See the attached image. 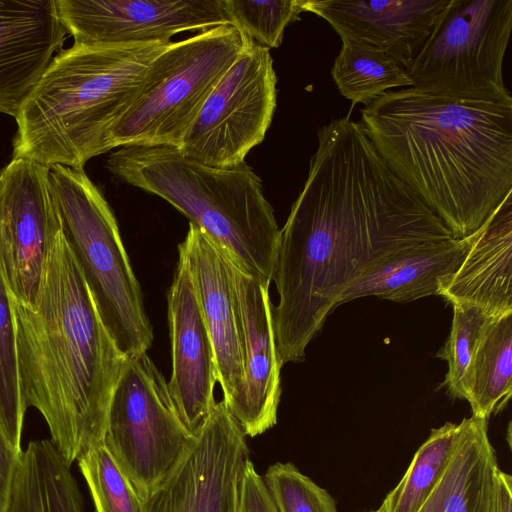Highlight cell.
Listing matches in <instances>:
<instances>
[{
	"label": "cell",
	"instance_id": "obj_1",
	"mask_svg": "<svg viewBox=\"0 0 512 512\" xmlns=\"http://www.w3.org/2000/svg\"><path fill=\"white\" fill-rule=\"evenodd\" d=\"M304 187L280 229L272 307L281 365L300 362L343 292L402 250L454 238L349 115L318 129Z\"/></svg>",
	"mask_w": 512,
	"mask_h": 512
},
{
	"label": "cell",
	"instance_id": "obj_2",
	"mask_svg": "<svg viewBox=\"0 0 512 512\" xmlns=\"http://www.w3.org/2000/svg\"><path fill=\"white\" fill-rule=\"evenodd\" d=\"M359 123L391 171L456 239L512 193V103L390 90Z\"/></svg>",
	"mask_w": 512,
	"mask_h": 512
},
{
	"label": "cell",
	"instance_id": "obj_3",
	"mask_svg": "<svg viewBox=\"0 0 512 512\" xmlns=\"http://www.w3.org/2000/svg\"><path fill=\"white\" fill-rule=\"evenodd\" d=\"M9 301L25 404L43 416L51 442L71 466L104 444L127 357L102 319L62 226L49 248L36 304Z\"/></svg>",
	"mask_w": 512,
	"mask_h": 512
},
{
	"label": "cell",
	"instance_id": "obj_4",
	"mask_svg": "<svg viewBox=\"0 0 512 512\" xmlns=\"http://www.w3.org/2000/svg\"><path fill=\"white\" fill-rule=\"evenodd\" d=\"M169 43H74L61 50L15 118L13 159L84 170L91 158L111 151L114 126Z\"/></svg>",
	"mask_w": 512,
	"mask_h": 512
},
{
	"label": "cell",
	"instance_id": "obj_5",
	"mask_svg": "<svg viewBox=\"0 0 512 512\" xmlns=\"http://www.w3.org/2000/svg\"><path fill=\"white\" fill-rule=\"evenodd\" d=\"M106 166L126 184L166 200L242 268L271 283L280 229L246 162L215 168L175 147L128 146L110 153Z\"/></svg>",
	"mask_w": 512,
	"mask_h": 512
},
{
	"label": "cell",
	"instance_id": "obj_6",
	"mask_svg": "<svg viewBox=\"0 0 512 512\" xmlns=\"http://www.w3.org/2000/svg\"><path fill=\"white\" fill-rule=\"evenodd\" d=\"M48 185L111 336L127 358L147 352L152 326L109 204L84 170L50 167Z\"/></svg>",
	"mask_w": 512,
	"mask_h": 512
},
{
	"label": "cell",
	"instance_id": "obj_7",
	"mask_svg": "<svg viewBox=\"0 0 512 512\" xmlns=\"http://www.w3.org/2000/svg\"><path fill=\"white\" fill-rule=\"evenodd\" d=\"M251 39L231 25L170 42L147 67L110 148H179L207 97Z\"/></svg>",
	"mask_w": 512,
	"mask_h": 512
},
{
	"label": "cell",
	"instance_id": "obj_8",
	"mask_svg": "<svg viewBox=\"0 0 512 512\" xmlns=\"http://www.w3.org/2000/svg\"><path fill=\"white\" fill-rule=\"evenodd\" d=\"M512 0H449L413 60L412 88L429 95L512 103L503 61Z\"/></svg>",
	"mask_w": 512,
	"mask_h": 512
},
{
	"label": "cell",
	"instance_id": "obj_9",
	"mask_svg": "<svg viewBox=\"0 0 512 512\" xmlns=\"http://www.w3.org/2000/svg\"><path fill=\"white\" fill-rule=\"evenodd\" d=\"M193 439L147 352L127 358L110 403L104 446L143 501L172 473Z\"/></svg>",
	"mask_w": 512,
	"mask_h": 512
},
{
	"label": "cell",
	"instance_id": "obj_10",
	"mask_svg": "<svg viewBox=\"0 0 512 512\" xmlns=\"http://www.w3.org/2000/svg\"><path fill=\"white\" fill-rule=\"evenodd\" d=\"M276 84L270 50L250 40L207 97L180 152L215 168L244 163L270 127Z\"/></svg>",
	"mask_w": 512,
	"mask_h": 512
},
{
	"label": "cell",
	"instance_id": "obj_11",
	"mask_svg": "<svg viewBox=\"0 0 512 512\" xmlns=\"http://www.w3.org/2000/svg\"><path fill=\"white\" fill-rule=\"evenodd\" d=\"M246 436L223 400L172 473L144 500V512H240Z\"/></svg>",
	"mask_w": 512,
	"mask_h": 512
},
{
	"label": "cell",
	"instance_id": "obj_12",
	"mask_svg": "<svg viewBox=\"0 0 512 512\" xmlns=\"http://www.w3.org/2000/svg\"><path fill=\"white\" fill-rule=\"evenodd\" d=\"M49 167L12 159L0 172V266L13 301L34 306L49 248L61 221Z\"/></svg>",
	"mask_w": 512,
	"mask_h": 512
},
{
	"label": "cell",
	"instance_id": "obj_13",
	"mask_svg": "<svg viewBox=\"0 0 512 512\" xmlns=\"http://www.w3.org/2000/svg\"><path fill=\"white\" fill-rule=\"evenodd\" d=\"M75 44L169 43L189 30L231 25L222 0H54Z\"/></svg>",
	"mask_w": 512,
	"mask_h": 512
},
{
	"label": "cell",
	"instance_id": "obj_14",
	"mask_svg": "<svg viewBox=\"0 0 512 512\" xmlns=\"http://www.w3.org/2000/svg\"><path fill=\"white\" fill-rule=\"evenodd\" d=\"M172 370L168 390L176 413L193 436L215 406L218 383L213 345L184 256L178 261L167 293Z\"/></svg>",
	"mask_w": 512,
	"mask_h": 512
},
{
	"label": "cell",
	"instance_id": "obj_15",
	"mask_svg": "<svg viewBox=\"0 0 512 512\" xmlns=\"http://www.w3.org/2000/svg\"><path fill=\"white\" fill-rule=\"evenodd\" d=\"M178 252L187 262L213 345L222 400L236 420L243 404L245 374L240 320L227 255L191 223Z\"/></svg>",
	"mask_w": 512,
	"mask_h": 512
},
{
	"label": "cell",
	"instance_id": "obj_16",
	"mask_svg": "<svg viewBox=\"0 0 512 512\" xmlns=\"http://www.w3.org/2000/svg\"><path fill=\"white\" fill-rule=\"evenodd\" d=\"M226 255L240 320L245 374L243 404L236 421L246 437H256L276 425L281 397L282 365L275 342L270 283Z\"/></svg>",
	"mask_w": 512,
	"mask_h": 512
},
{
	"label": "cell",
	"instance_id": "obj_17",
	"mask_svg": "<svg viewBox=\"0 0 512 512\" xmlns=\"http://www.w3.org/2000/svg\"><path fill=\"white\" fill-rule=\"evenodd\" d=\"M449 0H305L341 40L386 52L404 68L413 60Z\"/></svg>",
	"mask_w": 512,
	"mask_h": 512
},
{
	"label": "cell",
	"instance_id": "obj_18",
	"mask_svg": "<svg viewBox=\"0 0 512 512\" xmlns=\"http://www.w3.org/2000/svg\"><path fill=\"white\" fill-rule=\"evenodd\" d=\"M66 33L54 0H0V113L16 118Z\"/></svg>",
	"mask_w": 512,
	"mask_h": 512
},
{
	"label": "cell",
	"instance_id": "obj_19",
	"mask_svg": "<svg viewBox=\"0 0 512 512\" xmlns=\"http://www.w3.org/2000/svg\"><path fill=\"white\" fill-rule=\"evenodd\" d=\"M512 193L474 232L459 267L439 281L437 295L491 318L512 313Z\"/></svg>",
	"mask_w": 512,
	"mask_h": 512
},
{
	"label": "cell",
	"instance_id": "obj_20",
	"mask_svg": "<svg viewBox=\"0 0 512 512\" xmlns=\"http://www.w3.org/2000/svg\"><path fill=\"white\" fill-rule=\"evenodd\" d=\"M473 236L426 242L389 256L347 288L337 307L366 296L410 302L437 295L440 279L459 267Z\"/></svg>",
	"mask_w": 512,
	"mask_h": 512
},
{
	"label": "cell",
	"instance_id": "obj_21",
	"mask_svg": "<svg viewBox=\"0 0 512 512\" xmlns=\"http://www.w3.org/2000/svg\"><path fill=\"white\" fill-rule=\"evenodd\" d=\"M441 480L418 512H493L499 469L487 420L463 419Z\"/></svg>",
	"mask_w": 512,
	"mask_h": 512
},
{
	"label": "cell",
	"instance_id": "obj_22",
	"mask_svg": "<svg viewBox=\"0 0 512 512\" xmlns=\"http://www.w3.org/2000/svg\"><path fill=\"white\" fill-rule=\"evenodd\" d=\"M5 512H83L71 466L51 440L30 441L22 450Z\"/></svg>",
	"mask_w": 512,
	"mask_h": 512
},
{
	"label": "cell",
	"instance_id": "obj_23",
	"mask_svg": "<svg viewBox=\"0 0 512 512\" xmlns=\"http://www.w3.org/2000/svg\"><path fill=\"white\" fill-rule=\"evenodd\" d=\"M512 395V313L492 318L476 348L467 402L472 416L488 418L504 409Z\"/></svg>",
	"mask_w": 512,
	"mask_h": 512
},
{
	"label": "cell",
	"instance_id": "obj_24",
	"mask_svg": "<svg viewBox=\"0 0 512 512\" xmlns=\"http://www.w3.org/2000/svg\"><path fill=\"white\" fill-rule=\"evenodd\" d=\"M331 75L341 95L353 106L358 103L366 106L394 88L412 87L405 68L392 56L345 39Z\"/></svg>",
	"mask_w": 512,
	"mask_h": 512
},
{
	"label": "cell",
	"instance_id": "obj_25",
	"mask_svg": "<svg viewBox=\"0 0 512 512\" xmlns=\"http://www.w3.org/2000/svg\"><path fill=\"white\" fill-rule=\"evenodd\" d=\"M460 424L446 422L431 430L418 448L399 483L387 494L383 512H418L429 498L450 462Z\"/></svg>",
	"mask_w": 512,
	"mask_h": 512
},
{
	"label": "cell",
	"instance_id": "obj_26",
	"mask_svg": "<svg viewBox=\"0 0 512 512\" xmlns=\"http://www.w3.org/2000/svg\"><path fill=\"white\" fill-rule=\"evenodd\" d=\"M26 410L18 371L9 292L0 266V427L10 444L19 452H22L21 437Z\"/></svg>",
	"mask_w": 512,
	"mask_h": 512
},
{
	"label": "cell",
	"instance_id": "obj_27",
	"mask_svg": "<svg viewBox=\"0 0 512 512\" xmlns=\"http://www.w3.org/2000/svg\"><path fill=\"white\" fill-rule=\"evenodd\" d=\"M491 319L477 307L453 305L450 334L436 354L447 362L443 386L453 398L467 400L473 357Z\"/></svg>",
	"mask_w": 512,
	"mask_h": 512
},
{
	"label": "cell",
	"instance_id": "obj_28",
	"mask_svg": "<svg viewBox=\"0 0 512 512\" xmlns=\"http://www.w3.org/2000/svg\"><path fill=\"white\" fill-rule=\"evenodd\" d=\"M77 462L95 512H144V501L119 470L104 444L91 447Z\"/></svg>",
	"mask_w": 512,
	"mask_h": 512
},
{
	"label": "cell",
	"instance_id": "obj_29",
	"mask_svg": "<svg viewBox=\"0 0 512 512\" xmlns=\"http://www.w3.org/2000/svg\"><path fill=\"white\" fill-rule=\"evenodd\" d=\"M231 26L255 43L278 48L286 27L300 20L305 0H222Z\"/></svg>",
	"mask_w": 512,
	"mask_h": 512
},
{
	"label": "cell",
	"instance_id": "obj_30",
	"mask_svg": "<svg viewBox=\"0 0 512 512\" xmlns=\"http://www.w3.org/2000/svg\"><path fill=\"white\" fill-rule=\"evenodd\" d=\"M262 477L278 512H338L330 493L290 462L269 466Z\"/></svg>",
	"mask_w": 512,
	"mask_h": 512
},
{
	"label": "cell",
	"instance_id": "obj_31",
	"mask_svg": "<svg viewBox=\"0 0 512 512\" xmlns=\"http://www.w3.org/2000/svg\"><path fill=\"white\" fill-rule=\"evenodd\" d=\"M240 512H278L270 493L250 460L243 478Z\"/></svg>",
	"mask_w": 512,
	"mask_h": 512
},
{
	"label": "cell",
	"instance_id": "obj_32",
	"mask_svg": "<svg viewBox=\"0 0 512 512\" xmlns=\"http://www.w3.org/2000/svg\"><path fill=\"white\" fill-rule=\"evenodd\" d=\"M21 453L14 449L0 427V512H5Z\"/></svg>",
	"mask_w": 512,
	"mask_h": 512
},
{
	"label": "cell",
	"instance_id": "obj_33",
	"mask_svg": "<svg viewBox=\"0 0 512 512\" xmlns=\"http://www.w3.org/2000/svg\"><path fill=\"white\" fill-rule=\"evenodd\" d=\"M493 512H512V478L500 468L495 479Z\"/></svg>",
	"mask_w": 512,
	"mask_h": 512
},
{
	"label": "cell",
	"instance_id": "obj_34",
	"mask_svg": "<svg viewBox=\"0 0 512 512\" xmlns=\"http://www.w3.org/2000/svg\"><path fill=\"white\" fill-rule=\"evenodd\" d=\"M366 512H383L382 508L379 507L378 509L376 510H371V511H366Z\"/></svg>",
	"mask_w": 512,
	"mask_h": 512
}]
</instances>
